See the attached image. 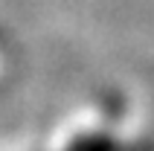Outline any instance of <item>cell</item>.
Instances as JSON below:
<instances>
[{
  "label": "cell",
  "mask_w": 154,
  "mask_h": 151,
  "mask_svg": "<svg viewBox=\"0 0 154 151\" xmlns=\"http://www.w3.org/2000/svg\"><path fill=\"white\" fill-rule=\"evenodd\" d=\"M67 151H119V145H116V140H111L105 134H90V137L76 140Z\"/></svg>",
  "instance_id": "6da1fadb"
}]
</instances>
